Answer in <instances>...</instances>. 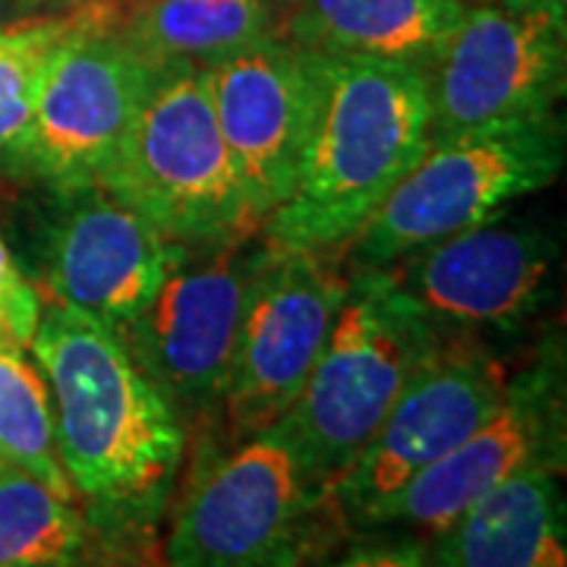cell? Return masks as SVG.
<instances>
[{"instance_id":"cell-1","label":"cell","mask_w":567,"mask_h":567,"mask_svg":"<svg viewBox=\"0 0 567 567\" xmlns=\"http://www.w3.org/2000/svg\"><path fill=\"white\" fill-rule=\"evenodd\" d=\"M44 375L54 445L85 517L133 551L162 520L186 451V425L133 363L114 328L41 303L29 341Z\"/></svg>"},{"instance_id":"cell-2","label":"cell","mask_w":567,"mask_h":567,"mask_svg":"<svg viewBox=\"0 0 567 567\" xmlns=\"http://www.w3.org/2000/svg\"><path fill=\"white\" fill-rule=\"evenodd\" d=\"M306 54L319 114L297 189L259 234L278 249L341 252L429 152V95L420 66Z\"/></svg>"},{"instance_id":"cell-3","label":"cell","mask_w":567,"mask_h":567,"mask_svg":"<svg viewBox=\"0 0 567 567\" xmlns=\"http://www.w3.org/2000/svg\"><path fill=\"white\" fill-rule=\"evenodd\" d=\"M442 344L445 338L398 290L388 268L350 271L322 357L281 416L316 486L331 488Z\"/></svg>"},{"instance_id":"cell-4","label":"cell","mask_w":567,"mask_h":567,"mask_svg":"<svg viewBox=\"0 0 567 567\" xmlns=\"http://www.w3.org/2000/svg\"><path fill=\"white\" fill-rule=\"evenodd\" d=\"M111 196L189 249L259 234L215 121L203 66L158 70L121 152L99 177Z\"/></svg>"},{"instance_id":"cell-5","label":"cell","mask_w":567,"mask_h":567,"mask_svg":"<svg viewBox=\"0 0 567 567\" xmlns=\"http://www.w3.org/2000/svg\"><path fill=\"white\" fill-rule=\"evenodd\" d=\"M565 167V123L558 114L502 123L432 142L420 164L394 186L382 208L341 249L350 271L388 268L420 246L492 221L536 196Z\"/></svg>"},{"instance_id":"cell-6","label":"cell","mask_w":567,"mask_h":567,"mask_svg":"<svg viewBox=\"0 0 567 567\" xmlns=\"http://www.w3.org/2000/svg\"><path fill=\"white\" fill-rule=\"evenodd\" d=\"M328 492L284 423L208 464L177 507L164 567H297L322 548Z\"/></svg>"},{"instance_id":"cell-7","label":"cell","mask_w":567,"mask_h":567,"mask_svg":"<svg viewBox=\"0 0 567 567\" xmlns=\"http://www.w3.org/2000/svg\"><path fill=\"white\" fill-rule=\"evenodd\" d=\"M13 259L41 303L107 328L126 324L158 290L183 246L167 240L102 183H29Z\"/></svg>"},{"instance_id":"cell-8","label":"cell","mask_w":567,"mask_h":567,"mask_svg":"<svg viewBox=\"0 0 567 567\" xmlns=\"http://www.w3.org/2000/svg\"><path fill=\"white\" fill-rule=\"evenodd\" d=\"M262 234L208 249L183 246L158 290L117 338L186 423L224 410V388L237 347L246 290L262 262Z\"/></svg>"},{"instance_id":"cell-9","label":"cell","mask_w":567,"mask_h":567,"mask_svg":"<svg viewBox=\"0 0 567 567\" xmlns=\"http://www.w3.org/2000/svg\"><path fill=\"white\" fill-rule=\"evenodd\" d=\"M158 70L117 35L111 7H85L44 73L35 111L0 155L22 183H99L140 117Z\"/></svg>"},{"instance_id":"cell-10","label":"cell","mask_w":567,"mask_h":567,"mask_svg":"<svg viewBox=\"0 0 567 567\" xmlns=\"http://www.w3.org/2000/svg\"><path fill=\"white\" fill-rule=\"evenodd\" d=\"M561 230L511 215L420 246L388 265L391 281L445 341H483L527 328L555 297ZM486 344V341H483Z\"/></svg>"},{"instance_id":"cell-11","label":"cell","mask_w":567,"mask_h":567,"mask_svg":"<svg viewBox=\"0 0 567 567\" xmlns=\"http://www.w3.org/2000/svg\"><path fill=\"white\" fill-rule=\"evenodd\" d=\"M347 287L350 268L331 259V252L278 249L265 240L224 388L221 416L230 442L271 429L297 404L328 344Z\"/></svg>"},{"instance_id":"cell-12","label":"cell","mask_w":567,"mask_h":567,"mask_svg":"<svg viewBox=\"0 0 567 567\" xmlns=\"http://www.w3.org/2000/svg\"><path fill=\"white\" fill-rule=\"evenodd\" d=\"M423 80L432 142L555 114L565 92L561 0L466 10Z\"/></svg>"},{"instance_id":"cell-13","label":"cell","mask_w":567,"mask_h":567,"mask_svg":"<svg viewBox=\"0 0 567 567\" xmlns=\"http://www.w3.org/2000/svg\"><path fill=\"white\" fill-rule=\"evenodd\" d=\"M507 369L483 341H445L416 369L375 435L328 488L347 529H369L420 473L473 435L502 406Z\"/></svg>"},{"instance_id":"cell-14","label":"cell","mask_w":567,"mask_h":567,"mask_svg":"<svg viewBox=\"0 0 567 567\" xmlns=\"http://www.w3.org/2000/svg\"><path fill=\"white\" fill-rule=\"evenodd\" d=\"M561 357L543 353L533 369L507 379L502 406L439 464L394 495L369 529H401L432 539L466 507L524 470L565 466Z\"/></svg>"},{"instance_id":"cell-15","label":"cell","mask_w":567,"mask_h":567,"mask_svg":"<svg viewBox=\"0 0 567 567\" xmlns=\"http://www.w3.org/2000/svg\"><path fill=\"white\" fill-rule=\"evenodd\" d=\"M203 70L246 205L262 227L303 171L319 114L312 61L284 39H265Z\"/></svg>"},{"instance_id":"cell-16","label":"cell","mask_w":567,"mask_h":567,"mask_svg":"<svg viewBox=\"0 0 567 567\" xmlns=\"http://www.w3.org/2000/svg\"><path fill=\"white\" fill-rule=\"evenodd\" d=\"M464 13V0H284L278 39L312 54L425 70Z\"/></svg>"},{"instance_id":"cell-17","label":"cell","mask_w":567,"mask_h":567,"mask_svg":"<svg viewBox=\"0 0 567 567\" xmlns=\"http://www.w3.org/2000/svg\"><path fill=\"white\" fill-rule=\"evenodd\" d=\"M442 567H567V507L555 470H524L435 533Z\"/></svg>"},{"instance_id":"cell-18","label":"cell","mask_w":567,"mask_h":567,"mask_svg":"<svg viewBox=\"0 0 567 567\" xmlns=\"http://www.w3.org/2000/svg\"><path fill=\"white\" fill-rule=\"evenodd\" d=\"M284 0H140L117 20L121 35L155 70L212 66L265 39H278Z\"/></svg>"},{"instance_id":"cell-19","label":"cell","mask_w":567,"mask_h":567,"mask_svg":"<svg viewBox=\"0 0 567 567\" xmlns=\"http://www.w3.org/2000/svg\"><path fill=\"white\" fill-rule=\"evenodd\" d=\"M130 558L76 502L0 464V567H104Z\"/></svg>"},{"instance_id":"cell-20","label":"cell","mask_w":567,"mask_h":567,"mask_svg":"<svg viewBox=\"0 0 567 567\" xmlns=\"http://www.w3.org/2000/svg\"><path fill=\"white\" fill-rule=\"evenodd\" d=\"M0 464L41 480L76 502L54 445V416L44 375L25 347L0 334ZM80 505V502H76Z\"/></svg>"},{"instance_id":"cell-21","label":"cell","mask_w":567,"mask_h":567,"mask_svg":"<svg viewBox=\"0 0 567 567\" xmlns=\"http://www.w3.org/2000/svg\"><path fill=\"white\" fill-rule=\"evenodd\" d=\"M82 20L85 7H73L63 17H39L0 29V152L25 130L48 66Z\"/></svg>"},{"instance_id":"cell-22","label":"cell","mask_w":567,"mask_h":567,"mask_svg":"<svg viewBox=\"0 0 567 567\" xmlns=\"http://www.w3.org/2000/svg\"><path fill=\"white\" fill-rule=\"evenodd\" d=\"M357 536L334 551L316 548L297 567H442L425 536L401 529H353Z\"/></svg>"},{"instance_id":"cell-23","label":"cell","mask_w":567,"mask_h":567,"mask_svg":"<svg viewBox=\"0 0 567 567\" xmlns=\"http://www.w3.org/2000/svg\"><path fill=\"white\" fill-rule=\"evenodd\" d=\"M41 316V293L20 271L10 246L0 237V334L29 347Z\"/></svg>"},{"instance_id":"cell-24","label":"cell","mask_w":567,"mask_h":567,"mask_svg":"<svg viewBox=\"0 0 567 567\" xmlns=\"http://www.w3.org/2000/svg\"><path fill=\"white\" fill-rule=\"evenodd\" d=\"M17 13H22L20 0H0V29L10 25V20H13Z\"/></svg>"},{"instance_id":"cell-25","label":"cell","mask_w":567,"mask_h":567,"mask_svg":"<svg viewBox=\"0 0 567 567\" xmlns=\"http://www.w3.org/2000/svg\"><path fill=\"white\" fill-rule=\"evenodd\" d=\"M80 0H20L22 10H39V7H76Z\"/></svg>"},{"instance_id":"cell-26","label":"cell","mask_w":567,"mask_h":567,"mask_svg":"<svg viewBox=\"0 0 567 567\" xmlns=\"http://www.w3.org/2000/svg\"><path fill=\"white\" fill-rule=\"evenodd\" d=\"M104 567H133V565H130V558H121V561H114V565H104Z\"/></svg>"}]
</instances>
